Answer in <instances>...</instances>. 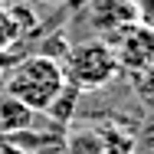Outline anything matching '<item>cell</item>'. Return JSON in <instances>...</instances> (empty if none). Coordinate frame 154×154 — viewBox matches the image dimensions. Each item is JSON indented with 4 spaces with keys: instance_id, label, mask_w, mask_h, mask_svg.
<instances>
[{
    "instance_id": "cell-1",
    "label": "cell",
    "mask_w": 154,
    "mask_h": 154,
    "mask_svg": "<svg viewBox=\"0 0 154 154\" xmlns=\"http://www.w3.org/2000/svg\"><path fill=\"white\" fill-rule=\"evenodd\" d=\"M62 85H66L62 62L43 53L13 62V69L3 72V92L23 102L30 112H46L53 98L62 92Z\"/></svg>"
},
{
    "instance_id": "cell-2",
    "label": "cell",
    "mask_w": 154,
    "mask_h": 154,
    "mask_svg": "<svg viewBox=\"0 0 154 154\" xmlns=\"http://www.w3.org/2000/svg\"><path fill=\"white\" fill-rule=\"evenodd\" d=\"M122 72L118 56L112 49V43L105 39H85L66 49L62 56V75L69 85H75L79 92H95L115 82V75Z\"/></svg>"
},
{
    "instance_id": "cell-3",
    "label": "cell",
    "mask_w": 154,
    "mask_h": 154,
    "mask_svg": "<svg viewBox=\"0 0 154 154\" xmlns=\"http://www.w3.org/2000/svg\"><path fill=\"white\" fill-rule=\"evenodd\" d=\"M108 43H112V49L118 56V66H122L125 72H138V69L154 66V30H148V26L128 23Z\"/></svg>"
},
{
    "instance_id": "cell-4",
    "label": "cell",
    "mask_w": 154,
    "mask_h": 154,
    "mask_svg": "<svg viewBox=\"0 0 154 154\" xmlns=\"http://www.w3.org/2000/svg\"><path fill=\"white\" fill-rule=\"evenodd\" d=\"M89 23L98 33H105L102 39L108 43L118 30H125L128 23H134V0H92Z\"/></svg>"
},
{
    "instance_id": "cell-5",
    "label": "cell",
    "mask_w": 154,
    "mask_h": 154,
    "mask_svg": "<svg viewBox=\"0 0 154 154\" xmlns=\"http://www.w3.org/2000/svg\"><path fill=\"white\" fill-rule=\"evenodd\" d=\"M33 115L36 112H30L23 102H17L13 95H0V134H23V131H30L33 125Z\"/></svg>"
},
{
    "instance_id": "cell-6",
    "label": "cell",
    "mask_w": 154,
    "mask_h": 154,
    "mask_svg": "<svg viewBox=\"0 0 154 154\" xmlns=\"http://www.w3.org/2000/svg\"><path fill=\"white\" fill-rule=\"evenodd\" d=\"M62 154H105L102 151V138L92 128H75L62 138Z\"/></svg>"
},
{
    "instance_id": "cell-7",
    "label": "cell",
    "mask_w": 154,
    "mask_h": 154,
    "mask_svg": "<svg viewBox=\"0 0 154 154\" xmlns=\"http://www.w3.org/2000/svg\"><path fill=\"white\" fill-rule=\"evenodd\" d=\"M79 95H82V92H79L75 85L66 82L62 92L53 98V105L46 108V115H49L53 122H59V125H69V122H72V115H75V102H79Z\"/></svg>"
},
{
    "instance_id": "cell-8",
    "label": "cell",
    "mask_w": 154,
    "mask_h": 154,
    "mask_svg": "<svg viewBox=\"0 0 154 154\" xmlns=\"http://www.w3.org/2000/svg\"><path fill=\"white\" fill-rule=\"evenodd\" d=\"M98 138H102V151L105 154H134L138 151L134 134H128V131H122V128H102Z\"/></svg>"
},
{
    "instance_id": "cell-9",
    "label": "cell",
    "mask_w": 154,
    "mask_h": 154,
    "mask_svg": "<svg viewBox=\"0 0 154 154\" xmlns=\"http://www.w3.org/2000/svg\"><path fill=\"white\" fill-rule=\"evenodd\" d=\"M131 85H134L138 98H141L144 105H151V108H154V66L131 72Z\"/></svg>"
},
{
    "instance_id": "cell-10",
    "label": "cell",
    "mask_w": 154,
    "mask_h": 154,
    "mask_svg": "<svg viewBox=\"0 0 154 154\" xmlns=\"http://www.w3.org/2000/svg\"><path fill=\"white\" fill-rule=\"evenodd\" d=\"M20 36H23V33H20V26H17L13 13H10L7 7H0V53H7Z\"/></svg>"
},
{
    "instance_id": "cell-11",
    "label": "cell",
    "mask_w": 154,
    "mask_h": 154,
    "mask_svg": "<svg viewBox=\"0 0 154 154\" xmlns=\"http://www.w3.org/2000/svg\"><path fill=\"white\" fill-rule=\"evenodd\" d=\"M134 23L154 30V0H134Z\"/></svg>"
},
{
    "instance_id": "cell-12",
    "label": "cell",
    "mask_w": 154,
    "mask_h": 154,
    "mask_svg": "<svg viewBox=\"0 0 154 154\" xmlns=\"http://www.w3.org/2000/svg\"><path fill=\"white\" fill-rule=\"evenodd\" d=\"M43 3H59V0H43Z\"/></svg>"
},
{
    "instance_id": "cell-13",
    "label": "cell",
    "mask_w": 154,
    "mask_h": 154,
    "mask_svg": "<svg viewBox=\"0 0 154 154\" xmlns=\"http://www.w3.org/2000/svg\"><path fill=\"white\" fill-rule=\"evenodd\" d=\"M7 154H23V151H7Z\"/></svg>"
},
{
    "instance_id": "cell-14",
    "label": "cell",
    "mask_w": 154,
    "mask_h": 154,
    "mask_svg": "<svg viewBox=\"0 0 154 154\" xmlns=\"http://www.w3.org/2000/svg\"><path fill=\"white\" fill-rule=\"evenodd\" d=\"M0 3H7V0H0Z\"/></svg>"
}]
</instances>
